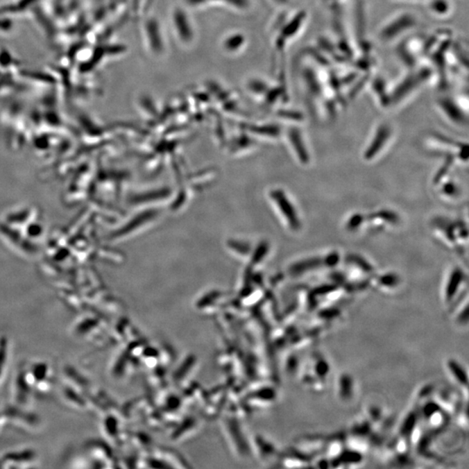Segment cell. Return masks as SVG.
<instances>
[{
	"instance_id": "cell-1",
	"label": "cell",
	"mask_w": 469,
	"mask_h": 469,
	"mask_svg": "<svg viewBox=\"0 0 469 469\" xmlns=\"http://www.w3.org/2000/svg\"><path fill=\"white\" fill-rule=\"evenodd\" d=\"M430 227L436 239L448 249L461 255L468 250V226L464 220L436 216L431 220Z\"/></svg>"
},
{
	"instance_id": "cell-7",
	"label": "cell",
	"mask_w": 469,
	"mask_h": 469,
	"mask_svg": "<svg viewBox=\"0 0 469 469\" xmlns=\"http://www.w3.org/2000/svg\"><path fill=\"white\" fill-rule=\"evenodd\" d=\"M416 26V17L411 13H401L388 20L381 27L379 37L382 42H392Z\"/></svg>"
},
{
	"instance_id": "cell-11",
	"label": "cell",
	"mask_w": 469,
	"mask_h": 469,
	"mask_svg": "<svg viewBox=\"0 0 469 469\" xmlns=\"http://www.w3.org/2000/svg\"><path fill=\"white\" fill-rule=\"evenodd\" d=\"M144 37L148 48L155 56H161L164 53L165 43L160 24L155 19H149L144 23Z\"/></svg>"
},
{
	"instance_id": "cell-19",
	"label": "cell",
	"mask_w": 469,
	"mask_h": 469,
	"mask_svg": "<svg viewBox=\"0 0 469 469\" xmlns=\"http://www.w3.org/2000/svg\"><path fill=\"white\" fill-rule=\"evenodd\" d=\"M429 9V12L436 17L450 16L452 10L448 0H431Z\"/></svg>"
},
{
	"instance_id": "cell-4",
	"label": "cell",
	"mask_w": 469,
	"mask_h": 469,
	"mask_svg": "<svg viewBox=\"0 0 469 469\" xmlns=\"http://www.w3.org/2000/svg\"><path fill=\"white\" fill-rule=\"evenodd\" d=\"M343 256L338 250H330L329 253L312 255V256L301 258L293 263L289 271L296 277L303 275L321 270H330L339 266Z\"/></svg>"
},
{
	"instance_id": "cell-20",
	"label": "cell",
	"mask_w": 469,
	"mask_h": 469,
	"mask_svg": "<svg viewBox=\"0 0 469 469\" xmlns=\"http://www.w3.org/2000/svg\"><path fill=\"white\" fill-rule=\"evenodd\" d=\"M228 249L237 256L246 257L248 254H253L251 246L249 243L244 242V241H237L232 239L227 243Z\"/></svg>"
},
{
	"instance_id": "cell-16",
	"label": "cell",
	"mask_w": 469,
	"mask_h": 469,
	"mask_svg": "<svg viewBox=\"0 0 469 469\" xmlns=\"http://www.w3.org/2000/svg\"><path fill=\"white\" fill-rule=\"evenodd\" d=\"M246 89L250 93V95L254 96L255 98L263 99L264 100L266 98L271 89L270 85H268L267 82L264 81L263 79L256 78H250L248 80Z\"/></svg>"
},
{
	"instance_id": "cell-14",
	"label": "cell",
	"mask_w": 469,
	"mask_h": 469,
	"mask_svg": "<svg viewBox=\"0 0 469 469\" xmlns=\"http://www.w3.org/2000/svg\"><path fill=\"white\" fill-rule=\"evenodd\" d=\"M184 1L186 6L192 8H202V6L209 5L210 3L243 10L249 8L250 6L249 0H184Z\"/></svg>"
},
{
	"instance_id": "cell-17",
	"label": "cell",
	"mask_w": 469,
	"mask_h": 469,
	"mask_svg": "<svg viewBox=\"0 0 469 469\" xmlns=\"http://www.w3.org/2000/svg\"><path fill=\"white\" fill-rule=\"evenodd\" d=\"M254 135L264 139L278 140L282 136V130L278 125H264L254 127Z\"/></svg>"
},
{
	"instance_id": "cell-3",
	"label": "cell",
	"mask_w": 469,
	"mask_h": 469,
	"mask_svg": "<svg viewBox=\"0 0 469 469\" xmlns=\"http://www.w3.org/2000/svg\"><path fill=\"white\" fill-rule=\"evenodd\" d=\"M429 146L434 155L453 161L457 165L468 164V146L441 133H434L429 137Z\"/></svg>"
},
{
	"instance_id": "cell-2",
	"label": "cell",
	"mask_w": 469,
	"mask_h": 469,
	"mask_svg": "<svg viewBox=\"0 0 469 469\" xmlns=\"http://www.w3.org/2000/svg\"><path fill=\"white\" fill-rule=\"evenodd\" d=\"M268 200L274 207L282 223L291 232L302 230V223L298 207L284 189L273 188L268 191Z\"/></svg>"
},
{
	"instance_id": "cell-13",
	"label": "cell",
	"mask_w": 469,
	"mask_h": 469,
	"mask_svg": "<svg viewBox=\"0 0 469 469\" xmlns=\"http://www.w3.org/2000/svg\"><path fill=\"white\" fill-rule=\"evenodd\" d=\"M436 192L441 198L447 200H454L461 195V188L458 182L452 178V175L448 176L443 180L438 182L434 186Z\"/></svg>"
},
{
	"instance_id": "cell-22",
	"label": "cell",
	"mask_w": 469,
	"mask_h": 469,
	"mask_svg": "<svg viewBox=\"0 0 469 469\" xmlns=\"http://www.w3.org/2000/svg\"><path fill=\"white\" fill-rule=\"evenodd\" d=\"M275 4L279 5V6H282L284 5L285 3L288 2V0H272Z\"/></svg>"
},
{
	"instance_id": "cell-6",
	"label": "cell",
	"mask_w": 469,
	"mask_h": 469,
	"mask_svg": "<svg viewBox=\"0 0 469 469\" xmlns=\"http://www.w3.org/2000/svg\"><path fill=\"white\" fill-rule=\"evenodd\" d=\"M461 98L452 99L448 96L437 99L436 106L441 115L452 125L459 127L468 126V105H464Z\"/></svg>"
},
{
	"instance_id": "cell-18",
	"label": "cell",
	"mask_w": 469,
	"mask_h": 469,
	"mask_svg": "<svg viewBox=\"0 0 469 469\" xmlns=\"http://www.w3.org/2000/svg\"><path fill=\"white\" fill-rule=\"evenodd\" d=\"M345 230L351 233L360 232L365 230V213L354 212L348 216L344 223Z\"/></svg>"
},
{
	"instance_id": "cell-15",
	"label": "cell",
	"mask_w": 469,
	"mask_h": 469,
	"mask_svg": "<svg viewBox=\"0 0 469 469\" xmlns=\"http://www.w3.org/2000/svg\"><path fill=\"white\" fill-rule=\"evenodd\" d=\"M246 44V39L243 34L232 33L224 37L223 48L228 53H237V51L243 49Z\"/></svg>"
},
{
	"instance_id": "cell-21",
	"label": "cell",
	"mask_w": 469,
	"mask_h": 469,
	"mask_svg": "<svg viewBox=\"0 0 469 469\" xmlns=\"http://www.w3.org/2000/svg\"><path fill=\"white\" fill-rule=\"evenodd\" d=\"M377 284L382 288H394L399 284L400 278L395 273H387L378 275L377 278L373 277Z\"/></svg>"
},
{
	"instance_id": "cell-12",
	"label": "cell",
	"mask_w": 469,
	"mask_h": 469,
	"mask_svg": "<svg viewBox=\"0 0 469 469\" xmlns=\"http://www.w3.org/2000/svg\"><path fill=\"white\" fill-rule=\"evenodd\" d=\"M467 275L463 268L454 266L448 275L446 285H445V298L447 301L457 296L461 289H463L464 284H467Z\"/></svg>"
},
{
	"instance_id": "cell-8",
	"label": "cell",
	"mask_w": 469,
	"mask_h": 469,
	"mask_svg": "<svg viewBox=\"0 0 469 469\" xmlns=\"http://www.w3.org/2000/svg\"><path fill=\"white\" fill-rule=\"evenodd\" d=\"M401 216L394 210L382 208L365 213V230L374 233L382 232L388 229L398 226Z\"/></svg>"
},
{
	"instance_id": "cell-9",
	"label": "cell",
	"mask_w": 469,
	"mask_h": 469,
	"mask_svg": "<svg viewBox=\"0 0 469 469\" xmlns=\"http://www.w3.org/2000/svg\"><path fill=\"white\" fill-rule=\"evenodd\" d=\"M172 28L179 42L182 44H191L195 37L194 27L188 13L182 8L173 9L171 15Z\"/></svg>"
},
{
	"instance_id": "cell-10",
	"label": "cell",
	"mask_w": 469,
	"mask_h": 469,
	"mask_svg": "<svg viewBox=\"0 0 469 469\" xmlns=\"http://www.w3.org/2000/svg\"><path fill=\"white\" fill-rule=\"evenodd\" d=\"M286 137H287L289 149L294 155L298 163L302 167L309 165L312 162V155H310L309 147L307 146L306 139L301 129L296 126H291L286 133Z\"/></svg>"
},
{
	"instance_id": "cell-5",
	"label": "cell",
	"mask_w": 469,
	"mask_h": 469,
	"mask_svg": "<svg viewBox=\"0 0 469 469\" xmlns=\"http://www.w3.org/2000/svg\"><path fill=\"white\" fill-rule=\"evenodd\" d=\"M393 136H394V130L389 123H382L378 125L363 151V154H361L363 160L367 163L377 160L387 149L393 139Z\"/></svg>"
}]
</instances>
